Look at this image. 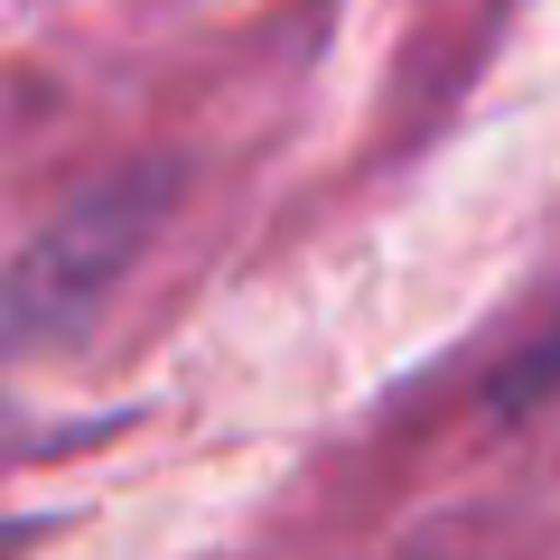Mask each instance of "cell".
Returning <instances> with one entry per match:
<instances>
[{"label":"cell","mask_w":560,"mask_h":560,"mask_svg":"<svg viewBox=\"0 0 560 560\" xmlns=\"http://www.w3.org/2000/svg\"><path fill=\"white\" fill-rule=\"evenodd\" d=\"M541 393H560V318H551V337L504 374V401H541Z\"/></svg>","instance_id":"1"}]
</instances>
